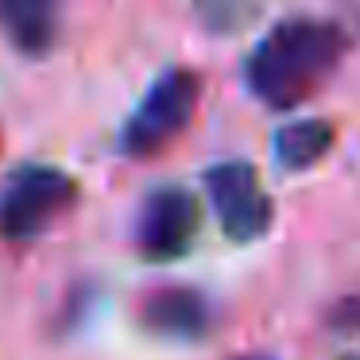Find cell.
<instances>
[{
	"mask_svg": "<svg viewBox=\"0 0 360 360\" xmlns=\"http://www.w3.org/2000/svg\"><path fill=\"white\" fill-rule=\"evenodd\" d=\"M233 360H271V356H233Z\"/></svg>",
	"mask_w": 360,
	"mask_h": 360,
	"instance_id": "30bf717a",
	"label": "cell"
},
{
	"mask_svg": "<svg viewBox=\"0 0 360 360\" xmlns=\"http://www.w3.org/2000/svg\"><path fill=\"white\" fill-rule=\"evenodd\" d=\"M198 101H202V78L194 70L186 66L163 70L120 128V151L128 159H151L167 151L190 128Z\"/></svg>",
	"mask_w": 360,
	"mask_h": 360,
	"instance_id": "7a4b0ae2",
	"label": "cell"
},
{
	"mask_svg": "<svg viewBox=\"0 0 360 360\" xmlns=\"http://www.w3.org/2000/svg\"><path fill=\"white\" fill-rule=\"evenodd\" d=\"M349 51V39L337 24L314 16L279 20L244 63V82L252 97L267 109H295L310 101L337 63Z\"/></svg>",
	"mask_w": 360,
	"mask_h": 360,
	"instance_id": "6da1fadb",
	"label": "cell"
},
{
	"mask_svg": "<svg viewBox=\"0 0 360 360\" xmlns=\"http://www.w3.org/2000/svg\"><path fill=\"white\" fill-rule=\"evenodd\" d=\"M194 12L210 32L233 35L244 24H252L259 12V0H194Z\"/></svg>",
	"mask_w": 360,
	"mask_h": 360,
	"instance_id": "9c48e42d",
	"label": "cell"
},
{
	"mask_svg": "<svg viewBox=\"0 0 360 360\" xmlns=\"http://www.w3.org/2000/svg\"><path fill=\"white\" fill-rule=\"evenodd\" d=\"M78 182L58 167H24L0 190V236L32 240L74 210Z\"/></svg>",
	"mask_w": 360,
	"mask_h": 360,
	"instance_id": "3957f363",
	"label": "cell"
},
{
	"mask_svg": "<svg viewBox=\"0 0 360 360\" xmlns=\"http://www.w3.org/2000/svg\"><path fill=\"white\" fill-rule=\"evenodd\" d=\"M337 132L329 120H318V117H306V120H295V124H283L275 132V163L283 171H306V167L321 163L333 148Z\"/></svg>",
	"mask_w": 360,
	"mask_h": 360,
	"instance_id": "ba28073f",
	"label": "cell"
},
{
	"mask_svg": "<svg viewBox=\"0 0 360 360\" xmlns=\"http://www.w3.org/2000/svg\"><path fill=\"white\" fill-rule=\"evenodd\" d=\"M210 298L194 287H151L140 298V326L167 341H198L210 333Z\"/></svg>",
	"mask_w": 360,
	"mask_h": 360,
	"instance_id": "8992f818",
	"label": "cell"
},
{
	"mask_svg": "<svg viewBox=\"0 0 360 360\" xmlns=\"http://www.w3.org/2000/svg\"><path fill=\"white\" fill-rule=\"evenodd\" d=\"M58 27H63V0H0V35L20 55H51Z\"/></svg>",
	"mask_w": 360,
	"mask_h": 360,
	"instance_id": "52a82bcc",
	"label": "cell"
},
{
	"mask_svg": "<svg viewBox=\"0 0 360 360\" xmlns=\"http://www.w3.org/2000/svg\"><path fill=\"white\" fill-rule=\"evenodd\" d=\"M202 205L182 186H159L143 198L136 217V244L148 259H174L194 244Z\"/></svg>",
	"mask_w": 360,
	"mask_h": 360,
	"instance_id": "5b68a950",
	"label": "cell"
},
{
	"mask_svg": "<svg viewBox=\"0 0 360 360\" xmlns=\"http://www.w3.org/2000/svg\"><path fill=\"white\" fill-rule=\"evenodd\" d=\"M205 194L229 240L248 244L271 229V198L252 163H217L205 171Z\"/></svg>",
	"mask_w": 360,
	"mask_h": 360,
	"instance_id": "277c9868",
	"label": "cell"
}]
</instances>
